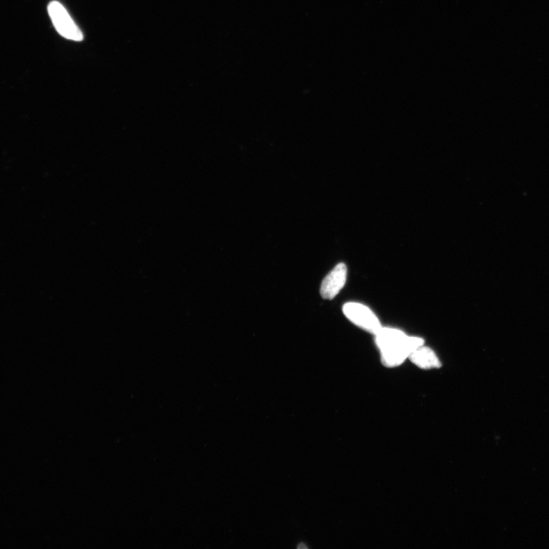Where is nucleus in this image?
I'll return each mask as SVG.
<instances>
[{"label":"nucleus","mask_w":549,"mask_h":549,"mask_svg":"<svg viewBox=\"0 0 549 549\" xmlns=\"http://www.w3.org/2000/svg\"><path fill=\"white\" fill-rule=\"evenodd\" d=\"M375 336L382 364L389 368L402 365L413 350L425 343L419 337H409L396 329L382 327Z\"/></svg>","instance_id":"1"},{"label":"nucleus","mask_w":549,"mask_h":549,"mask_svg":"<svg viewBox=\"0 0 549 549\" xmlns=\"http://www.w3.org/2000/svg\"><path fill=\"white\" fill-rule=\"evenodd\" d=\"M49 17L58 33L68 40L82 42L83 34L79 27L63 6L58 1H52L48 6Z\"/></svg>","instance_id":"2"},{"label":"nucleus","mask_w":549,"mask_h":549,"mask_svg":"<svg viewBox=\"0 0 549 549\" xmlns=\"http://www.w3.org/2000/svg\"><path fill=\"white\" fill-rule=\"evenodd\" d=\"M343 311L352 323L368 332L375 335L382 329L378 318L370 309L362 304L355 302L345 304Z\"/></svg>","instance_id":"3"},{"label":"nucleus","mask_w":549,"mask_h":549,"mask_svg":"<svg viewBox=\"0 0 549 549\" xmlns=\"http://www.w3.org/2000/svg\"><path fill=\"white\" fill-rule=\"evenodd\" d=\"M347 277V265L340 263L324 279L320 287V295L325 300H331L341 292L346 284Z\"/></svg>","instance_id":"4"},{"label":"nucleus","mask_w":549,"mask_h":549,"mask_svg":"<svg viewBox=\"0 0 549 549\" xmlns=\"http://www.w3.org/2000/svg\"><path fill=\"white\" fill-rule=\"evenodd\" d=\"M411 362L423 370L441 368V363L435 352L430 348L423 346L413 350L409 357Z\"/></svg>","instance_id":"5"}]
</instances>
